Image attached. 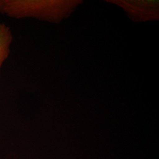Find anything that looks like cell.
<instances>
[{"label": "cell", "instance_id": "7a4b0ae2", "mask_svg": "<svg viewBox=\"0 0 159 159\" xmlns=\"http://www.w3.org/2000/svg\"><path fill=\"white\" fill-rule=\"evenodd\" d=\"M13 34L10 27L0 21V74L2 65L10 55Z\"/></svg>", "mask_w": 159, "mask_h": 159}, {"label": "cell", "instance_id": "6da1fadb", "mask_svg": "<svg viewBox=\"0 0 159 159\" xmlns=\"http://www.w3.org/2000/svg\"><path fill=\"white\" fill-rule=\"evenodd\" d=\"M66 11L61 1L0 0V14L14 19L34 18L50 22L60 20Z\"/></svg>", "mask_w": 159, "mask_h": 159}]
</instances>
